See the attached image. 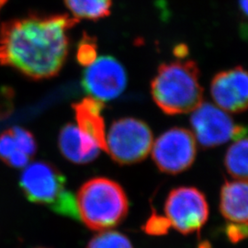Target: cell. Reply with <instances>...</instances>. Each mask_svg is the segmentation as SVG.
Returning a JSON list of instances; mask_svg holds the SVG:
<instances>
[{"mask_svg": "<svg viewBox=\"0 0 248 248\" xmlns=\"http://www.w3.org/2000/svg\"><path fill=\"white\" fill-rule=\"evenodd\" d=\"M77 125L101 146L102 150L106 147V128L102 116L103 103L93 98H83L73 105Z\"/></svg>", "mask_w": 248, "mask_h": 248, "instance_id": "4fadbf2b", "label": "cell"}, {"mask_svg": "<svg viewBox=\"0 0 248 248\" xmlns=\"http://www.w3.org/2000/svg\"><path fill=\"white\" fill-rule=\"evenodd\" d=\"M171 224L167 219V217L161 216L155 213H153L145 222V224L143 225V231L147 234L154 236L165 235L169 232Z\"/></svg>", "mask_w": 248, "mask_h": 248, "instance_id": "ffe728a7", "label": "cell"}, {"mask_svg": "<svg viewBox=\"0 0 248 248\" xmlns=\"http://www.w3.org/2000/svg\"><path fill=\"white\" fill-rule=\"evenodd\" d=\"M175 54L177 55V57H179L180 59L184 58L187 54V48L186 45H180L176 47L175 49Z\"/></svg>", "mask_w": 248, "mask_h": 248, "instance_id": "603a6c76", "label": "cell"}, {"mask_svg": "<svg viewBox=\"0 0 248 248\" xmlns=\"http://www.w3.org/2000/svg\"><path fill=\"white\" fill-rule=\"evenodd\" d=\"M77 60L81 65L87 67L98 58V45L96 39L85 33L78 45Z\"/></svg>", "mask_w": 248, "mask_h": 248, "instance_id": "ac0fdd59", "label": "cell"}, {"mask_svg": "<svg viewBox=\"0 0 248 248\" xmlns=\"http://www.w3.org/2000/svg\"><path fill=\"white\" fill-rule=\"evenodd\" d=\"M19 150L25 153L28 156L31 157L37 151V142L33 134L22 127L15 126L9 129Z\"/></svg>", "mask_w": 248, "mask_h": 248, "instance_id": "d6986e66", "label": "cell"}, {"mask_svg": "<svg viewBox=\"0 0 248 248\" xmlns=\"http://www.w3.org/2000/svg\"><path fill=\"white\" fill-rule=\"evenodd\" d=\"M127 73L122 62L109 55L99 56L86 67L82 86L90 98L104 103L120 97L127 87Z\"/></svg>", "mask_w": 248, "mask_h": 248, "instance_id": "9c48e42d", "label": "cell"}, {"mask_svg": "<svg viewBox=\"0 0 248 248\" xmlns=\"http://www.w3.org/2000/svg\"><path fill=\"white\" fill-rule=\"evenodd\" d=\"M30 156L19 150L10 131L7 130L0 134V159L14 169L25 168Z\"/></svg>", "mask_w": 248, "mask_h": 248, "instance_id": "2e32d148", "label": "cell"}, {"mask_svg": "<svg viewBox=\"0 0 248 248\" xmlns=\"http://www.w3.org/2000/svg\"><path fill=\"white\" fill-rule=\"evenodd\" d=\"M87 248H134L131 240L117 231H100L92 237Z\"/></svg>", "mask_w": 248, "mask_h": 248, "instance_id": "e0dca14e", "label": "cell"}, {"mask_svg": "<svg viewBox=\"0 0 248 248\" xmlns=\"http://www.w3.org/2000/svg\"><path fill=\"white\" fill-rule=\"evenodd\" d=\"M15 94L11 88L0 89V121L7 119L14 110Z\"/></svg>", "mask_w": 248, "mask_h": 248, "instance_id": "44dd1931", "label": "cell"}, {"mask_svg": "<svg viewBox=\"0 0 248 248\" xmlns=\"http://www.w3.org/2000/svg\"><path fill=\"white\" fill-rule=\"evenodd\" d=\"M224 167L233 178L248 181V138L235 140L230 145L225 153Z\"/></svg>", "mask_w": 248, "mask_h": 248, "instance_id": "5bb4252c", "label": "cell"}, {"mask_svg": "<svg viewBox=\"0 0 248 248\" xmlns=\"http://www.w3.org/2000/svg\"><path fill=\"white\" fill-rule=\"evenodd\" d=\"M219 209L228 222L248 223V181L225 180L220 191Z\"/></svg>", "mask_w": 248, "mask_h": 248, "instance_id": "7c38bea8", "label": "cell"}, {"mask_svg": "<svg viewBox=\"0 0 248 248\" xmlns=\"http://www.w3.org/2000/svg\"><path fill=\"white\" fill-rule=\"evenodd\" d=\"M44 248V247H39V248Z\"/></svg>", "mask_w": 248, "mask_h": 248, "instance_id": "484cf974", "label": "cell"}, {"mask_svg": "<svg viewBox=\"0 0 248 248\" xmlns=\"http://www.w3.org/2000/svg\"><path fill=\"white\" fill-rule=\"evenodd\" d=\"M201 72L193 60H177L160 64L151 82V95L167 115L192 112L202 103Z\"/></svg>", "mask_w": 248, "mask_h": 248, "instance_id": "7a4b0ae2", "label": "cell"}, {"mask_svg": "<svg viewBox=\"0 0 248 248\" xmlns=\"http://www.w3.org/2000/svg\"><path fill=\"white\" fill-rule=\"evenodd\" d=\"M78 22L68 14H29L0 26V64L34 80L62 70L67 59L69 31Z\"/></svg>", "mask_w": 248, "mask_h": 248, "instance_id": "6da1fadb", "label": "cell"}, {"mask_svg": "<svg viewBox=\"0 0 248 248\" xmlns=\"http://www.w3.org/2000/svg\"><path fill=\"white\" fill-rule=\"evenodd\" d=\"M19 186L29 201L48 205L53 211L69 192L62 173L45 161L28 164L20 175Z\"/></svg>", "mask_w": 248, "mask_h": 248, "instance_id": "ba28073f", "label": "cell"}, {"mask_svg": "<svg viewBox=\"0 0 248 248\" xmlns=\"http://www.w3.org/2000/svg\"><path fill=\"white\" fill-rule=\"evenodd\" d=\"M209 204L200 189L178 186L169 192L165 203V216L171 227L182 234L199 232L209 218Z\"/></svg>", "mask_w": 248, "mask_h": 248, "instance_id": "8992f818", "label": "cell"}, {"mask_svg": "<svg viewBox=\"0 0 248 248\" xmlns=\"http://www.w3.org/2000/svg\"><path fill=\"white\" fill-rule=\"evenodd\" d=\"M154 135L148 124L135 118H122L106 133L105 151L113 161L128 166L142 162L152 150Z\"/></svg>", "mask_w": 248, "mask_h": 248, "instance_id": "277c9868", "label": "cell"}, {"mask_svg": "<svg viewBox=\"0 0 248 248\" xmlns=\"http://www.w3.org/2000/svg\"><path fill=\"white\" fill-rule=\"evenodd\" d=\"M190 125L196 141L204 149L238 140L248 133V127L235 124L226 111L209 102H202L192 111Z\"/></svg>", "mask_w": 248, "mask_h": 248, "instance_id": "5b68a950", "label": "cell"}, {"mask_svg": "<svg viewBox=\"0 0 248 248\" xmlns=\"http://www.w3.org/2000/svg\"><path fill=\"white\" fill-rule=\"evenodd\" d=\"M9 0H0V10L2 9V8H4V6L7 4Z\"/></svg>", "mask_w": 248, "mask_h": 248, "instance_id": "d4e9b609", "label": "cell"}, {"mask_svg": "<svg viewBox=\"0 0 248 248\" xmlns=\"http://www.w3.org/2000/svg\"><path fill=\"white\" fill-rule=\"evenodd\" d=\"M73 18L98 20L110 14L112 0H63Z\"/></svg>", "mask_w": 248, "mask_h": 248, "instance_id": "9a60e30c", "label": "cell"}, {"mask_svg": "<svg viewBox=\"0 0 248 248\" xmlns=\"http://www.w3.org/2000/svg\"><path fill=\"white\" fill-rule=\"evenodd\" d=\"M211 95L217 107L231 113L248 109V71L242 66L223 70L213 77Z\"/></svg>", "mask_w": 248, "mask_h": 248, "instance_id": "30bf717a", "label": "cell"}, {"mask_svg": "<svg viewBox=\"0 0 248 248\" xmlns=\"http://www.w3.org/2000/svg\"><path fill=\"white\" fill-rule=\"evenodd\" d=\"M58 146L62 155L76 164H87L96 159L102 150L95 139L82 132L77 124H66L60 131Z\"/></svg>", "mask_w": 248, "mask_h": 248, "instance_id": "8fae6325", "label": "cell"}, {"mask_svg": "<svg viewBox=\"0 0 248 248\" xmlns=\"http://www.w3.org/2000/svg\"><path fill=\"white\" fill-rule=\"evenodd\" d=\"M239 7L242 13L248 18V0H239Z\"/></svg>", "mask_w": 248, "mask_h": 248, "instance_id": "cb8c5ba5", "label": "cell"}, {"mask_svg": "<svg viewBox=\"0 0 248 248\" xmlns=\"http://www.w3.org/2000/svg\"><path fill=\"white\" fill-rule=\"evenodd\" d=\"M197 156L196 139L189 130L174 127L153 143L152 158L161 172L177 175L190 169Z\"/></svg>", "mask_w": 248, "mask_h": 248, "instance_id": "52a82bcc", "label": "cell"}, {"mask_svg": "<svg viewBox=\"0 0 248 248\" xmlns=\"http://www.w3.org/2000/svg\"><path fill=\"white\" fill-rule=\"evenodd\" d=\"M76 203L78 220L91 230L116 227L129 212V201L123 186L107 177H95L84 183Z\"/></svg>", "mask_w": 248, "mask_h": 248, "instance_id": "3957f363", "label": "cell"}, {"mask_svg": "<svg viewBox=\"0 0 248 248\" xmlns=\"http://www.w3.org/2000/svg\"><path fill=\"white\" fill-rule=\"evenodd\" d=\"M225 234L233 244L246 240L248 238V223L229 222L225 227Z\"/></svg>", "mask_w": 248, "mask_h": 248, "instance_id": "7402d4cb", "label": "cell"}]
</instances>
